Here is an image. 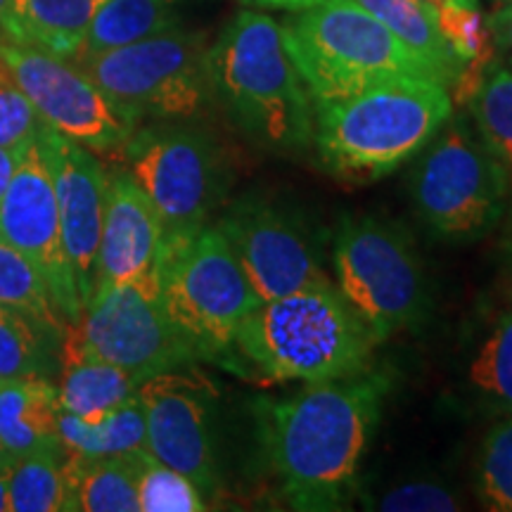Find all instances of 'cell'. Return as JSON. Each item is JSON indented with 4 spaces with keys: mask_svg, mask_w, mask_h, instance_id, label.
<instances>
[{
    "mask_svg": "<svg viewBox=\"0 0 512 512\" xmlns=\"http://www.w3.org/2000/svg\"><path fill=\"white\" fill-rule=\"evenodd\" d=\"M408 190L415 214L432 235L472 242L501 223L510 178L475 121L451 114L415 155Z\"/></svg>",
    "mask_w": 512,
    "mask_h": 512,
    "instance_id": "6",
    "label": "cell"
},
{
    "mask_svg": "<svg viewBox=\"0 0 512 512\" xmlns=\"http://www.w3.org/2000/svg\"><path fill=\"white\" fill-rule=\"evenodd\" d=\"M176 3L178 0H102L79 57L128 46L176 27Z\"/></svg>",
    "mask_w": 512,
    "mask_h": 512,
    "instance_id": "23",
    "label": "cell"
},
{
    "mask_svg": "<svg viewBox=\"0 0 512 512\" xmlns=\"http://www.w3.org/2000/svg\"><path fill=\"white\" fill-rule=\"evenodd\" d=\"M475 491L486 510L512 512V413H503L479 444Z\"/></svg>",
    "mask_w": 512,
    "mask_h": 512,
    "instance_id": "29",
    "label": "cell"
},
{
    "mask_svg": "<svg viewBox=\"0 0 512 512\" xmlns=\"http://www.w3.org/2000/svg\"><path fill=\"white\" fill-rule=\"evenodd\" d=\"M147 448L117 456H81L64 448V510L136 512Z\"/></svg>",
    "mask_w": 512,
    "mask_h": 512,
    "instance_id": "20",
    "label": "cell"
},
{
    "mask_svg": "<svg viewBox=\"0 0 512 512\" xmlns=\"http://www.w3.org/2000/svg\"><path fill=\"white\" fill-rule=\"evenodd\" d=\"M242 3L254 5V8L299 12V10H306V8H316V5L330 3V0H242Z\"/></svg>",
    "mask_w": 512,
    "mask_h": 512,
    "instance_id": "37",
    "label": "cell"
},
{
    "mask_svg": "<svg viewBox=\"0 0 512 512\" xmlns=\"http://www.w3.org/2000/svg\"><path fill=\"white\" fill-rule=\"evenodd\" d=\"M368 508L384 512H451L460 510L463 503L444 482L434 479H411V482L394 484L384 494L368 503Z\"/></svg>",
    "mask_w": 512,
    "mask_h": 512,
    "instance_id": "33",
    "label": "cell"
},
{
    "mask_svg": "<svg viewBox=\"0 0 512 512\" xmlns=\"http://www.w3.org/2000/svg\"><path fill=\"white\" fill-rule=\"evenodd\" d=\"M157 271L166 311L192 354L226 363L242 320L261 299L219 226L164 240Z\"/></svg>",
    "mask_w": 512,
    "mask_h": 512,
    "instance_id": "7",
    "label": "cell"
},
{
    "mask_svg": "<svg viewBox=\"0 0 512 512\" xmlns=\"http://www.w3.org/2000/svg\"><path fill=\"white\" fill-rule=\"evenodd\" d=\"M470 382L491 406L512 413V313L498 320L470 366Z\"/></svg>",
    "mask_w": 512,
    "mask_h": 512,
    "instance_id": "30",
    "label": "cell"
},
{
    "mask_svg": "<svg viewBox=\"0 0 512 512\" xmlns=\"http://www.w3.org/2000/svg\"><path fill=\"white\" fill-rule=\"evenodd\" d=\"M209 43L200 31L171 27L128 46L83 55L76 64L128 117L192 119L211 102Z\"/></svg>",
    "mask_w": 512,
    "mask_h": 512,
    "instance_id": "9",
    "label": "cell"
},
{
    "mask_svg": "<svg viewBox=\"0 0 512 512\" xmlns=\"http://www.w3.org/2000/svg\"><path fill=\"white\" fill-rule=\"evenodd\" d=\"M389 389L392 375L370 368L252 401L256 439L292 510L349 508Z\"/></svg>",
    "mask_w": 512,
    "mask_h": 512,
    "instance_id": "1",
    "label": "cell"
},
{
    "mask_svg": "<svg viewBox=\"0 0 512 512\" xmlns=\"http://www.w3.org/2000/svg\"><path fill=\"white\" fill-rule=\"evenodd\" d=\"M496 3H501V5H503V3H510V0H496Z\"/></svg>",
    "mask_w": 512,
    "mask_h": 512,
    "instance_id": "42",
    "label": "cell"
},
{
    "mask_svg": "<svg viewBox=\"0 0 512 512\" xmlns=\"http://www.w3.org/2000/svg\"><path fill=\"white\" fill-rule=\"evenodd\" d=\"M162 247L164 226L157 209L128 171L112 174L107 183L95 292L157 271Z\"/></svg>",
    "mask_w": 512,
    "mask_h": 512,
    "instance_id": "17",
    "label": "cell"
},
{
    "mask_svg": "<svg viewBox=\"0 0 512 512\" xmlns=\"http://www.w3.org/2000/svg\"><path fill=\"white\" fill-rule=\"evenodd\" d=\"M43 121L34 105L12 83L8 72L0 74V147H29L41 131Z\"/></svg>",
    "mask_w": 512,
    "mask_h": 512,
    "instance_id": "34",
    "label": "cell"
},
{
    "mask_svg": "<svg viewBox=\"0 0 512 512\" xmlns=\"http://www.w3.org/2000/svg\"><path fill=\"white\" fill-rule=\"evenodd\" d=\"M332 268L337 290L380 344L425 318V268L399 223L373 214L342 216L332 238Z\"/></svg>",
    "mask_w": 512,
    "mask_h": 512,
    "instance_id": "8",
    "label": "cell"
},
{
    "mask_svg": "<svg viewBox=\"0 0 512 512\" xmlns=\"http://www.w3.org/2000/svg\"><path fill=\"white\" fill-rule=\"evenodd\" d=\"M64 446L43 448L10 463L8 494L10 512L64 510Z\"/></svg>",
    "mask_w": 512,
    "mask_h": 512,
    "instance_id": "26",
    "label": "cell"
},
{
    "mask_svg": "<svg viewBox=\"0 0 512 512\" xmlns=\"http://www.w3.org/2000/svg\"><path fill=\"white\" fill-rule=\"evenodd\" d=\"M36 147L53 181L64 249L86 311L98 287V249L110 176L86 145L46 124L38 131Z\"/></svg>",
    "mask_w": 512,
    "mask_h": 512,
    "instance_id": "16",
    "label": "cell"
},
{
    "mask_svg": "<svg viewBox=\"0 0 512 512\" xmlns=\"http://www.w3.org/2000/svg\"><path fill=\"white\" fill-rule=\"evenodd\" d=\"M432 5H451V8H479V0H427Z\"/></svg>",
    "mask_w": 512,
    "mask_h": 512,
    "instance_id": "39",
    "label": "cell"
},
{
    "mask_svg": "<svg viewBox=\"0 0 512 512\" xmlns=\"http://www.w3.org/2000/svg\"><path fill=\"white\" fill-rule=\"evenodd\" d=\"M491 41H494L496 57L512 69V0L486 17Z\"/></svg>",
    "mask_w": 512,
    "mask_h": 512,
    "instance_id": "35",
    "label": "cell"
},
{
    "mask_svg": "<svg viewBox=\"0 0 512 512\" xmlns=\"http://www.w3.org/2000/svg\"><path fill=\"white\" fill-rule=\"evenodd\" d=\"M0 306L27 313L57 335H62L67 325L57 311L43 273L5 240H0Z\"/></svg>",
    "mask_w": 512,
    "mask_h": 512,
    "instance_id": "28",
    "label": "cell"
},
{
    "mask_svg": "<svg viewBox=\"0 0 512 512\" xmlns=\"http://www.w3.org/2000/svg\"><path fill=\"white\" fill-rule=\"evenodd\" d=\"M216 226L261 302L328 280L318 235L304 219L268 197H240Z\"/></svg>",
    "mask_w": 512,
    "mask_h": 512,
    "instance_id": "13",
    "label": "cell"
},
{
    "mask_svg": "<svg viewBox=\"0 0 512 512\" xmlns=\"http://www.w3.org/2000/svg\"><path fill=\"white\" fill-rule=\"evenodd\" d=\"M0 240L22 252L43 273L62 320L67 325L76 323L83 304L64 249L53 181L36 140L0 200Z\"/></svg>",
    "mask_w": 512,
    "mask_h": 512,
    "instance_id": "15",
    "label": "cell"
},
{
    "mask_svg": "<svg viewBox=\"0 0 512 512\" xmlns=\"http://www.w3.org/2000/svg\"><path fill=\"white\" fill-rule=\"evenodd\" d=\"M5 72V67H3V64H0V74H3Z\"/></svg>",
    "mask_w": 512,
    "mask_h": 512,
    "instance_id": "43",
    "label": "cell"
},
{
    "mask_svg": "<svg viewBox=\"0 0 512 512\" xmlns=\"http://www.w3.org/2000/svg\"><path fill=\"white\" fill-rule=\"evenodd\" d=\"M55 330L27 313L0 306V382L48 377L55 363Z\"/></svg>",
    "mask_w": 512,
    "mask_h": 512,
    "instance_id": "25",
    "label": "cell"
},
{
    "mask_svg": "<svg viewBox=\"0 0 512 512\" xmlns=\"http://www.w3.org/2000/svg\"><path fill=\"white\" fill-rule=\"evenodd\" d=\"M437 24L448 46L463 62H470L482 55H496L489 27H486V19L479 8L470 10L437 5Z\"/></svg>",
    "mask_w": 512,
    "mask_h": 512,
    "instance_id": "32",
    "label": "cell"
},
{
    "mask_svg": "<svg viewBox=\"0 0 512 512\" xmlns=\"http://www.w3.org/2000/svg\"><path fill=\"white\" fill-rule=\"evenodd\" d=\"M211 102L249 143L278 155L313 145V98L273 17L242 10L209 46Z\"/></svg>",
    "mask_w": 512,
    "mask_h": 512,
    "instance_id": "3",
    "label": "cell"
},
{
    "mask_svg": "<svg viewBox=\"0 0 512 512\" xmlns=\"http://www.w3.org/2000/svg\"><path fill=\"white\" fill-rule=\"evenodd\" d=\"M467 107L477 131L508 171L512 190V69L508 64L494 57Z\"/></svg>",
    "mask_w": 512,
    "mask_h": 512,
    "instance_id": "27",
    "label": "cell"
},
{
    "mask_svg": "<svg viewBox=\"0 0 512 512\" xmlns=\"http://www.w3.org/2000/svg\"><path fill=\"white\" fill-rule=\"evenodd\" d=\"M207 508V498L188 477L159 463L150 451L145 453L138 475L140 512H202Z\"/></svg>",
    "mask_w": 512,
    "mask_h": 512,
    "instance_id": "31",
    "label": "cell"
},
{
    "mask_svg": "<svg viewBox=\"0 0 512 512\" xmlns=\"http://www.w3.org/2000/svg\"><path fill=\"white\" fill-rule=\"evenodd\" d=\"M5 8H8V0H0V17H3Z\"/></svg>",
    "mask_w": 512,
    "mask_h": 512,
    "instance_id": "41",
    "label": "cell"
},
{
    "mask_svg": "<svg viewBox=\"0 0 512 512\" xmlns=\"http://www.w3.org/2000/svg\"><path fill=\"white\" fill-rule=\"evenodd\" d=\"M57 418V387L48 377L0 382V467L43 448L62 446Z\"/></svg>",
    "mask_w": 512,
    "mask_h": 512,
    "instance_id": "19",
    "label": "cell"
},
{
    "mask_svg": "<svg viewBox=\"0 0 512 512\" xmlns=\"http://www.w3.org/2000/svg\"><path fill=\"white\" fill-rule=\"evenodd\" d=\"M377 339L330 280L261 302L223 366L261 384L328 382L373 368Z\"/></svg>",
    "mask_w": 512,
    "mask_h": 512,
    "instance_id": "2",
    "label": "cell"
},
{
    "mask_svg": "<svg viewBox=\"0 0 512 512\" xmlns=\"http://www.w3.org/2000/svg\"><path fill=\"white\" fill-rule=\"evenodd\" d=\"M211 384L200 375L169 370L140 382L145 413V448L174 467L211 501L221 491L211 434Z\"/></svg>",
    "mask_w": 512,
    "mask_h": 512,
    "instance_id": "14",
    "label": "cell"
},
{
    "mask_svg": "<svg viewBox=\"0 0 512 512\" xmlns=\"http://www.w3.org/2000/svg\"><path fill=\"white\" fill-rule=\"evenodd\" d=\"M503 219H505V233H503V238H505V249H508L510 256H512V202L508 204V209H505Z\"/></svg>",
    "mask_w": 512,
    "mask_h": 512,
    "instance_id": "40",
    "label": "cell"
},
{
    "mask_svg": "<svg viewBox=\"0 0 512 512\" xmlns=\"http://www.w3.org/2000/svg\"><path fill=\"white\" fill-rule=\"evenodd\" d=\"M60 441L67 451L81 456H117L145 448V413L138 394L98 422H86L62 411L57 418Z\"/></svg>",
    "mask_w": 512,
    "mask_h": 512,
    "instance_id": "24",
    "label": "cell"
},
{
    "mask_svg": "<svg viewBox=\"0 0 512 512\" xmlns=\"http://www.w3.org/2000/svg\"><path fill=\"white\" fill-rule=\"evenodd\" d=\"M62 356L100 358L140 382L197 361L166 311L159 271L95 292L81 318L64 325Z\"/></svg>",
    "mask_w": 512,
    "mask_h": 512,
    "instance_id": "10",
    "label": "cell"
},
{
    "mask_svg": "<svg viewBox=\"0 0 512 512\" xmlns=\"http://www.w3.org/2000/svg\"><path fill=\"white\" fill-rule=\"evenodd\" d=\"M124 152L128 176L157 209L164 240L207 226L226 200L230 174L221 147L207 131L181 124L143 126Z\"/></svg>",
    "mask_w": 512,
    "mask_h": 512,
    "instance_id": "11",
    "label": "cell"
},
{
    "mask_svg": "<svg viewBox=\"0 0 512 512\" xmlns=\"http://www.w3.org/2000/svg\"><path fill=\"white\" fill-rule=\"evenodd\" d=\"M0 64L41 121L95 152H117L138 121L121 110L79 64L0 38Z\"/></svg>",
    "mask_w": 512,
    "mask_h": 512,
    "instance_id": "12",
    "label": "cell"
},
{
    "mask_svg": "<svg viewBox=\"0 0 512 512\" xmlns=\"http://www.w3.org/2000/svg\"><path fill=\"white\" fill-rule=\"evenodd\" d=\"M102 0H8L0 17L5 41L76 60Z\"/></svg>",
    "mask_w": 512,
    "mask_h": 512,
    "instance_id": "18",
    "label": "cell"
},
{
    "mask_svg": "<svg viewBox=\"0 0 512 512\" xmlns=\"http://www.w3.org/2000/svg\"><path fill=\"white\" fill-rule=\"evenodd\" d=\"M57 401L62 411L98 422L138 394L140 380L124 368L91 356H62Z\"/></svg>",
    "mask_w": 512,
    "mask_h": 512,
    "instance_id": "22",
    "label": "cell"
},
{
    "mask_svg": "<svg viewBox=\"0 0 512 512\" xmlns=\"http://www.w3.org/2000/svg\"><path fill=\"white\" fill-rule=\"evenodd\" d=\"M0 512H10V494H8V470L0 467Z\"/></svg>",
    "mask_w": 512,
    "mask_h": 512,
    "instance_id": "38",
    "label": "cell"
},
{
    "mask_svg": "<svg viewBox=\"0 0 512 512\" xmlns=\"http://www.w3.org/2000/svg\"><path fill=\"white\" fill-rule=\"evenodd\" d=\"M29 147H0V200H3L5 190H8L12 176H15L17 166L22 164Z\"/></svg>",
    "mask_w": 512,
    "mask_h": 512,
    "instance_id": "36",
    "label": "cell"
},
{
    "mask_svg": "<svg viewBox=\"0 0 512 512\" xmlns=\"http://www.w3.org/2000/svg\"><path fill=\"white\" fill-rule=\"evenodd\" d=\"M280 29L313 102L347 98L396 76L439 81L430 64L351 0L292 12Z\"/></svg>",
    "mask_w": 512,
    "mask_h": 512,
    "instance_id": "5",
    "label": "cell"
},
{
    "mask_svg": "<svg viewBox=\"0 0 512 512\" xmlns=\"http://www.w3.org/2000/svg\"><path fill=\"white\" fill-rule=\"evenodd\" d=\"M313 147L337 181L366 185L413 159L453 114L448 88L427 76H396L354 95L313 102Z\"/></svg>",
    "mask_w": 512,
    "mask_h": 512,
    "instance_id": "4",
    "label": "cell"
},
{
    "mask_svg": "<svg viewBox=\"0 0 512 512\" xmlns=\"http://www.w3.org/2000/svg\"><path fill=\"white\" fill-rule=\"evenodd\" d=\"M382 22L403 46L422 57L446 88L458 79L463 60L453 53L437 24V5L427 0H351Z\"/></svg>",
    "mask_w": 512,
    "mask_h": 512,
    "instance_id": "21",
    "label": "cell"
}]
</instances>
